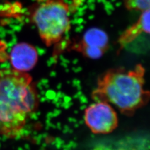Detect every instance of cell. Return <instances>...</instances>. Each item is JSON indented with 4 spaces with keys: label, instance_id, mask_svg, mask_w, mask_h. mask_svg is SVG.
<instances>
[{
    "label": "cell",
    "instance_id": "cell-8",
    "mask_svg": "<svg viewBox=\"0 0 150 150\" xmlns=\"http://www.w3.org/2000/svg\"><path fill=\"white\" fill-rule=\"evenodd\" d=\"M126 9L130 11L143 13L150 9V0H123Z\"/></svg>",
    "mask_w": 150,
    "mask_h": 150
},
{
    "label": "cell",
    "instance_id": "cell-4",
    "mask_svg": "<svg viewBox=\"0 0 150 150\" xmlns=\"http://www.w3.org/2000/svg\"><path fill=\"white\" fill-rule=\"evenodd\" d=\"M84 121L95 134L110 133L118 124L116 111L109 103L105 101H97L89 106L85 110Z\"/></svg>",
    "mask_w": 150,
    "mask_h": 150
},
{
    "label": "cell",
    "instance_id": "cell-7",
    "mask_svg": "<svg viewBox=\"0 0 150 150\" xmlns=\"http://www.w3.org/2000/svg\"><path fill=\"white\" fill-rule=\"evenodd\" d=\"M139 18L137 25L131 28V31H128L122 36L120 39L121 45H126L132 41L136 37L141 33H146L150 34V9L144 11Z\"/></svg>",
    "mask_w": 150,
    "mask_h": 150
},
{
    "label": "cell",
    "instance_id": "cell-2",
    "mask_svg": "<svg viewBox=\"0 0 150 150\" xmlns=\"http://www.w3.org/2000/svg\"><path fill=\"white\" fill-rule=\"evenodd\" d=\"M144 73L141 64L129 69H110L98 79L93 97L97 101L115 105L123 114H133L146 105L150 98L144 88Z\"/></svg>",
    "mask_w": 150,
    "mask_h": 150
},
{
    "label": "cell",
    "instance_id": "cell-3",
    "mask_svg": "<svg viewBox=\"0 0 150 150\" xmlns=\"http://www.w3.org/2000/svg\"><path fill=\"white\" fill-rule=\"evenodd\" d=\"M42 41L51 46L62 40L71 29L70 7L66 0H45L32 15Z\"/></svg>",
    "mask_w": 150,
    "mask_h": 150
},
{
    "label": "cell",
    "instance_id": "cell-1",
    "mask_svg": "<svg viewBox=\"0 0 150 150\" xmlns=\"http://www.w3.org/2000/svg\"><path fill=\"white\" fill-rule=\"evenodd\" d=\"M38 105V94L29 74L0 69V136L19 137Z\"/></svg>",
    "mask_w": 150,
    "mask_h": 150
},
{
    "label": "cell",
    "instance_id": "cell-5",
    "mask_svg": "<svg viewBox=\"0 0 150 150\" xmlns=\"http://www.w3.org/2000/svg\"><path fill=\"white\" fill-rule=\"evenodd\" d=\"M38 59L35 47L26 43H20L13 46L10 53L12 69L27 73L33 68Z\"/></svg>",
    "mask_w": 150,
    "mask_h": 150
},
{
    "label": "cell",
    "instance_id": "cell-6",
    "mask_svg": "<svg viewBox=\"0 0 150 150\" xmlns=\"http://www.w3.org/2000/svg\"><path fill=\"white\" fill-rule=\"evenodd\" d=\"M107 39L104 35L91 33L84 38L82 45L83 53L91 58H98L104 53Z\"/></svg>",
    "mask_w": 150,
    "mask_h": 150
}]
</instances>
